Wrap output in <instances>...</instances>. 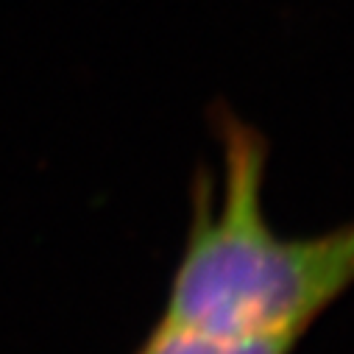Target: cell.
Returning <instances> with one entry per match:
<instances>
[{
    "instance_id": "6da1fadb",
    "label": "cell",
    "mask_w": 354,
    "mask_h": 354,
    "mask_svg": "<svg viewBox=\"0 0 354 354\" xmlns=\"http://www.w3.org/2000/svg\"><path fill=\"white\" fill-rule=\"evenodd\" d=\"M218 176L201 165L162 321L218 337H301L354 288V218L318 234H279L265 212L268 140L215 109Z\"/></svg>"
},
{
    "instance_id": "7a4b0ae2",
    "label": "cell",
    "mask_w": 354,
    "mask_h": 354,
    "mask_svg": "<svg viewBox=\"0 0 354 354\" xmlns=\"http://www.w3.org/2000/svg\"><path fill=\"white\" fill-rule=\"evenodd\" d=\"M293 337H218L170 321H156L134 354H293Z\"/></svg>"
}]
</instances>
